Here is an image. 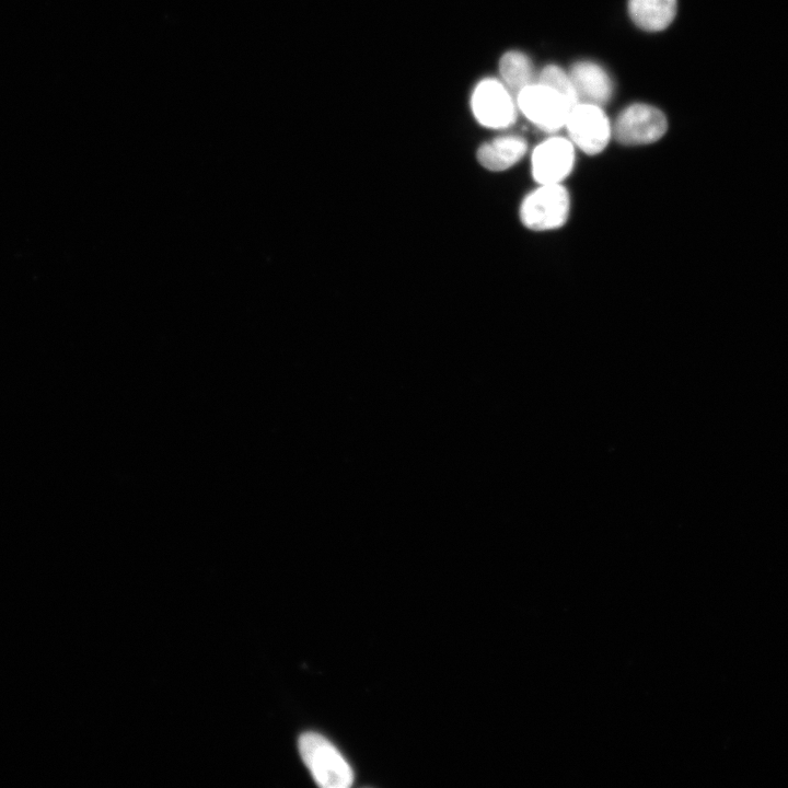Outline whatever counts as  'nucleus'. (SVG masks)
Here are the masks:
<instances>
[{
  "mask_svg": "<svg viewBox=\"0 0 788 788\" xmlns=\"http://www.w3.org/2000/svg\"><path fill=\"white\" fill-rule=\"evenodd\" d=\"M517 106L537 128L554 132L565 128L572 104L555 89L538 81L525 86L517 96Z\"/></svg>",
  "mask_w": 788,
  "mask_h": 788,
  "instance_id": "nucleus-3",
  "label": "nucleus"
},
{
  "mask_svg": "<svg viewBox=\"0 0 788 788\" xmlns=\"http://www.w3.org/2000/svg\"><path fill=\"white\" fill-rule=\"evenodd\" d=\"M528 151L526 140L519 135H501L482 143L476 151L480 166L502 172L515 165Z\"/></svg>",
  "mask_w": 788,
  "mask_h": 788,
  "instance_id": "nucleus-9",
  "label": "nucleus"
},
{
  "mask_svg": "<svg viewBox=\"0 0 788 788\" xmlns=\"http://www.w3.org/2000/svg\"><path fill=\"white\" fill-rule=\"evenodd\" d=\"M576 147L565 137L552 136L540 142L531 154V173L537 184H563L571 173Z\"/></svg>",
  "mask_w": 788,
  "mask_h": 788,
  "instance_id": "nucleus-7",
  "label": "nucleus"
},
{
  "mask_svg": "<svg viewBox=\"0 0 788 788\" xmlns=\"http://www.w3.org/2000/svg\"><path fill=\"white\" fill-rule=\"evenodd\" d=\"M470 105L476 121L489 129L509 128L517 118L515 96L495 78H485L475 85Z\"/></svg>",
  "mask_w": 788,
  "mask_h": 788,
  "instance_id": "nucleus-4",
  "label": "nucleus"
},
{
  "mask_svg": "<svg viewBox=\"0 0 788 788\" xmlns=\"http://www.w3.org/2000/svg\"><path fill=\"white\" fill-rule=\"evenodd\" d=\"M499 73L503 84L517 96L525 86L534 81V68L530 58L518 50L502 55L499 61Z\"/></svg>",
  "mask_w": 788,
  "mask_h": 788,
  "instance_id": "nucleus-11",
  "label": "nucleus"
},
{
  "mask_svg": "<svg viewBox=\"0 0 788 788\" xmlns=\"http://www.w3.org/2000/svg\"><path fill=\"white\" fill-rule=\"evenodd\" d=\"M565 128L573 146L589 155L602 152L613 136L602 107L590 103L579 102L571 109Z\"/></svg>",
  "mask_w": 788,
  "mask_h": 788,
  "instance_id": "nucleus-6",
  "label": "nucleus"
},
{
  "mask_svg": "<svg viewBox=\"0 0 788 788\" xmlns=\"http://www.w3.org/2000/svg\"><path fill=\"white\" fill-rule=\"evenodd\" d=\"M301 757L317 785L324 788H347L354 773L345 757L324 735L304 732L299 738Z\"/></svg>",
  "mask_w": 788,
  "mask_h": 788,
  "instance_id": "nucleus-1",
  "label": "nucleus"
},
{
  "mask_svg": "<svg viewBox=\"0 0 788 788\" xmlns=\"http://www.w3.org/2000/svg\"><path fill=\"white\" fill-rule=\"evenodd\" d=\"M676 7L677 0H628L630 19L649 32L667 28L675 16Z\"/></svg>",
  "mask_w": 788,
  "mask_h": 788,
  "instance_id": "nucleus-10",
  "label": "nucleus"
},
{
  "mask_svg": "<svg viewBox=\"0 0 788 788\" xmlns=\"http://www.w3.org/2000/svg\"><path fill=\"white\" fill-rule=\"evenodd\" d=\"M568 73L579 102L601 106L611 99V78L598 63L579 61L572 65Z\"/></svg>",
  "mask_w": 788,
  "mask_h": 788,
  "instance_id": "nucleus-8",
  "label": "nucleus"
},
{
  "mask_svg": "<svg viewBox=\"0 0 788 788\" xmlns=\"http://www.w3.org/2000/svg\"><path fill=\"white\" fill-rule=\"evenodd\" d=\"M668 129L664 114L657 107L636 103L624 108L612 125L615 140L624 146H645L658 141Z\"/></svg>",
  "mask_w": 788,
  "mask_h": 788,
  "instance_id": "nucleus-5",
  "label": "nucleus"
},
{
  "mask_svg": "<svg viewBox=\"0 0 788 788\" xmlns=\"http://www.w3.org/2000/svg\"><path fill=\"white\" fill-rule=\"evenodd\" d=\"M541 83L549 85L555 89L564 96H566L572 104H578V97L570 79L569 73L565 72L561 68L555 65L546 66L538 74L536 80Z\"/></svg>",
  "mask_w": 788,
  "mask_h": 788,
  "instance_id": "nucleus-12",
  "label": "nucleus"
},
{
  "mask_svg": "<svg viewBox=\"0 0 788 788\" xmlns=\"http://www.w3.org/2000/svg\"><path fill=\"white\" fill-rule=\"evenodd\" d=\"M570 212V195L563 184H537L521 201L519 218L532 231L563 227Z\"/></svg>",
  "mask_w": 788,
  "mask_h": 788,
  "instance_id": "nucleus-2",
  "label": "nucleus"
}]
</instances>
